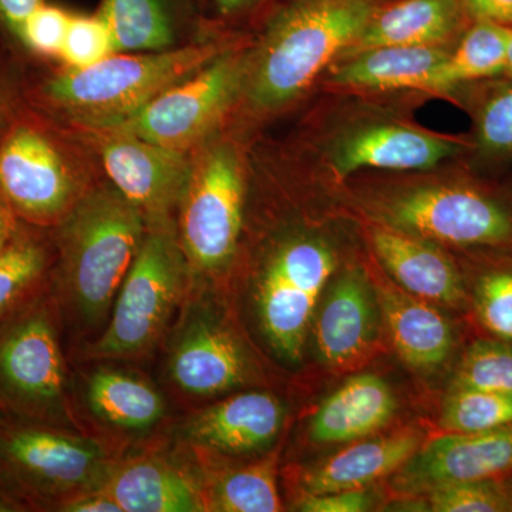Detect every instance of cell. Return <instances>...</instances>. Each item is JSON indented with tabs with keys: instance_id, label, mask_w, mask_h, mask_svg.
<instances>
[{
	"instance_id": "46",
	"label": "cell",
	"mask_w": 512,
	"mask_h": 512,
	"mask_svg": "<svg viewBox=\"0 0 512 512\" xmlns=\"http://www.w3.org/2000/svg\"><path fill=\"white\" fill-rule=\"evenodd\" d=\"M5 420H6L5 417H3L2 414H0V424H2L3 421H5Z\"/></svg>"
},
{
	"instance_id": "21",
	"label": "cell",
	"mask_w": 512,
	"mask_h": 512,
	"mask_svg": "<svg viewBox=\"0 0 512 512\" xmlns=\"http://www.w3.org/2000/svg\"><path fill=\"white\" fill-rule=\"evenodd\" d=\"M397 399L392 387L375 375L350 377L313 414L311 437L320 444L365 439L393 419Z\"/></svg>"
},
{
	"instance_id": "17",
	"label": "cell",
	"mask_w": 512,
	"mask_h": 512,
	"mask_svg": "<svg viewBox=\"0 0 512 512\" xmlns=\"http://www.w3.org/2000/svg\"><path fill=\"white\" fill-rule=\"evenodd\" d=\"M470 23L464 0H386L340 57L383 46H443Z\"/></svg>"
},
{
	"instance_id": "4",
	"label": "cell",
	"mask_w": 512,
	"mask_h": 512,
	"mask_svg": "<svg viewBox=\"0 0 512 512\" xmlns=\"http://www.w3.org/2000/svg\"><path fill=\"white\" fill-rule=\"evenodd\" d=\"M101 178L72 128L28 101L0 140V190L19 220L33 227L55 228Z\"/></svg>"
},
{
	"instance_id": "27",
	"label": "cell",
	"mask_w": 512,
	"mask_h": 512,
	"mask_svg": "<svg viewBox=\"0 0 512 512\" xmlns=\"http://www.w3.org/2000/svg\"><path fill=\"white\" fill-rule=\"evenodd\" d=\"M55 261L52 229L22 222L0 255V322L50 285Z\"/></svg>"
},
{
	"instance_id": "42",
	"label": "cell",
	"mask_w": 512,
	"mask_h": 512,
	"mask_svg": "<svg viewBox=\"0 0 512 512\" xmlns=\"http://www.w3.org/2000/svg\"><path fill=\"white\" fill-rule=\"evenodd\" d=\"M57 511L66 512H121L119 505L110 497L109 494L101 490L93 491V493L80 495L73 498L57 508Z\"/></svg>"
},
{
	"instance_id": "33",
	"label": "cell",
	"mask_w": 512,
	"mask_h": 512,
	"mask_svg": "<svg viewBox=\"0 0 512 512\" xmlns=\"http://www.w3.org/2000/svg\"><path fill=\"white\" fill-rule=\"evenodd\" d=\"M429 494V507L434 512L512 510L510 491L505 490L494 478L441 485L431 490Z\"/></svg>"
},
{
	"instance_id": "14",
	"label": "cell",
	"mask_w": 512,
	"mask_h": 512,
	"mask_svg": "<svg viewBox=\"0 0 512 512\" xmlns=\"http://www.w3.org/2000/svg\"><path fill=\"white\" fill-rule=\"evenodd\" d=\"M512 471V424L476 433H448L430 441L399 470L394 484L406 493L488 480Z\"/></svg>"
},
{
	"instance_id": "23",
	"label": "cell",
	"mask_w": 512,
	"mask_h": 512,
	"mask_svg": "<svg viewBox=\"0 0 512 512\" xmlns=\"http://www.w3.org/2000/svg\"><path fill=\"white\" fill-rule=\"evenodd\" d=\"M104 491L121 512L207 511L198 484L161 458H136L114 468Z\"/></svg>"
},
{
	"instance_id": "37",
	"label": "cell",
	"mask_w": 512,
	"mask_h": 512,
	"mask_svg": "<svg viewBox=\"0 0 512 512\" xmlns=\"http://www.w3.org/2000/svg\"><path fill=\"white\" fill-rule=\"evenodd\" d=\"M478 143L490 154L512 153V87L484 104L478 117Z\"/></svg>"
},
{
	"instance_id": "5",
	"label": "cell",
	"mask_w": 512,
	"mask_h": 512,
	"mask_svg": "<svg viewBox=\"0 0 512 512\" xmlns=\"http://www.w3.org/2000/svg\"><path fill=\"white\" fill-rule=\"evenodd\" d=\"M0 414L74 430L60 308L50 285L0 322Z\"/></svg>"
},
{
	"instance_id": "6",
	"label": "cell",
	"mask_w": 512,
	"mask_h": 512,
	"mask_svg": "<svg viewBox=\"0 0 512 512\" xmlns=\"http://www.w3.org/2000/svg\"><path fill=\"white\" fill-rule=\"evenodd\" d=\"M109 450L74 430L5 420L0 424V487L23 511L56 510L106 487Z\"/></svg>"
},
{
	"instance_id": "18",
	"label": "cell",
	"mask_w": 512,
	"mask_h": 512,
	"mask_svg": "<svg viewBox=\"0 0 512 512\" xmlns=\"http://www.w3.org/2000/svg\"><path fill=\"white\" fill-rule=\"evenodd\" d=\"M372 289L359 272L340 276L326 296L315 325L320 359L332 369H346L362 360L377 336Z\"/></svg>"
},
{
	"instance_id": "13",
	"label": "cell",
	"mask_w": 512,
	"mask_h": 512,
	"mask_svg": "<svg viewBox=\"0 0 512 512\" xmlns=\"http://www.w3.org/2000/svg\"><path fill=\"white\" fill-rule=\"evenodd\" d=\"M168 370L181 392L204 399L242 386L251 369L234 332L210 313L191 309L175 335Z\"/></svg>"
},
{
	"instance_id": "40",
	"label": "cell",
	"mask_w": 512,
	"mask_h": 512,
	"mask_svg": "<svg viewBox=\"0 0 512 512\" xmlns=\"http://www.w3.org/2000/svg\"><path fill=\"white\" fill-rule=\"evenodd\" d=\"M49 0H0V36L2 43L18 55L23 23L39 6Z\"/></svg>"
},
{
	"instance_id": "15",
	"label": "cell",
	"mask_w": 512,
	"mask_h": 512,
	"mask_svg": "<svg viewBox=\"0 0 512 512\" xmlns=\"http://www.w3.org/2000/svg\"><path fill=\"white\" fill-rule=\"evenodd\" d=\"M96 12L110 30L116 53L177 49L210 25L197 0H100Z\"/></svg>"
},
{
	"instance_id": "36",
	"label": "cell",
	"mask_w": 512,
	"mask_h": 512,
	"mask_svg": "<svg viewBox=\"0 0 512 512\" xmlns=\"http://www.w3.org/2000/svg\"><path fill=\"white\" fill-rule=\"evenodd\" d=\"M29 62L0 46V140L26 104Z\"/></svg>"
},
{
	"instance_id": "11",
	"label": "cell",
	"mask_w": 512,
	"mask_h": 512,
	"mask_svg": "<svg viewBox=\"0 0 512 512\" xmlns=\"http://www.w3.org/2000/svg\"><path fill=\"white\" fill-rule=\"evenodd\" d=\"M73 131L93 154L101 177L143 212L147 224L175 220L190 177V154L157 146L123 128Z\"/></svg>"
},
{
	"instance_id": "19",
	"label": "cell",
	"mask_w": 512,
	"mask_h": 512,
	"mask_svg": "<svg viewBox=\"0 0 512 512\" xmlns=\"http://www.w3.org/2000/svg\"><path fill=\"white\" fill-rule=\"evenodd\" d=\"M460 151L457 143L446 138L412 127L380 124L340 140L332 160L339 175L352 174L360 168L426 170Z\"/></svg>"
},
{
	"instance_id": "34",
	"label": "cell",
	"mask_w": 512,
	"mask_h": 512,
	"mask_svg": "<svg viewBox=\"0 0 512 512\" xmlns=\"http://www.w3.org/2000/svg\"><path fill=\"white\" fill-rule=\"evenodd\" d=\"M113 37L99 13H73L60 56L62 66L84 69L114 55Z\"/></svg>"
},
{
	"instance_id": "9",
	"label": "cell",
	"mask_w": 512,
	"mask_h": 512,
	"mask_svg": "<svg viewBox=\"0 0 512 512\" xmlns=\"http://www.w3.org/2000/svg\"><path fill=\"white\" fill-rule=\"evenodd\" d=\"M247 52L232 49L148 103L123 128L157 146L190 154L220 131L241 99Z\"/></svg>"
},
{
	"instance_id": "22",
	"label": "cell",
	"mask_w": 512,
	"mask_h": 512,
	"mask_svg": "<svg viewBox=\"0 0 512 512\" xmlns=\"http://www.w3.org/2000/svg\"><path fill=\"white\" fill-rule=\"evenodd\" d=\"M421 447L419 431L404 430L382 439L362 441L306 471L303 494L367 488L396 473Z\"/></svg>"
},
{
	"instance_id": "30",
	"label": "cell",
	"mask_w": 512,
	"mask_h": 512,
	"mask_svg": "<svg viewBox=\"0 0 512 512\" xmlns=\"http://www.w3.org/2000/svg\"><path fill=\"white\" fill-rule=\"evenodd\" d=\"M447 433H476L512 424L511 394L478 389H451L441 410Z\"/></svg>"
},
{
	"instance_id": "41",
	"label": "cell",
	"mask_w": 512,
	"mask_h": 512,
	"mask_svg": "<svg viewBox=\"0 0 512 512\" xmlns=\"http://www.w3.org/2000/svg\"><path fill=\"white\" fill-rule=\"evenodd\" d=\"M471 20H487L512 28V0H464Z\"/></svg>"
},
{
	"instance_id": "16",
	"label": "cell",
	"mask_w": 512,
	"mask_h": 512,
	"mask_svg": "<svg viewBox=\"0 0 512 512\" xmlns=\"http://www.w3.org/2000/svg\"><path fill=\"white\" fill-rule=\"evenodd\" d=\"M284 421V406L275 396L245 392L192 414L183 437L202 450L245 456L272 446Z\"/></svg>"
},
{
	"instance_id": "43",
	"label": "cell",
	"mask_w": 512,
	"mask_h": 512,
	"mask_svg": "<svg viewBox=\"0 0 512 512\" xmlns=\"http://www.w3.org/2000/svg\"><path fill=\"white\" fill-rule=\"evenodd\" d=\"M20 225H22V221L19 220L18 215L15 214L2 190H0V255L16 237Z\"/></svg>"
},
{
	"instance_id": "28",
	"label": "cell",
	"mask_w": 512,
	"mask_h": 512,
	"mask_svg": "<svg viewBox=\"0 0 512 512\" xmlns=\"http://www.w3.org/2000/svg\"><path fill=\"white\" fill-rule=\"evenodd\" d=\"M508 26L471 20L454 52L439 67L429 90H447L457 84L498 76L507 62Z\"/></svg>"
},
{
	"instance_id": "1",
	"label": "cell",
	"mask_w": 512,
	"mask_h": 512,
	"mask_svg": "<svg viewBox=\"0 0 512 512\" xmlns=\"http://www.w3.org/2000/svg\"><path fill=\"white\" fill-rule=\"evenodd\" d=\"M235 46L227 29L210 19L194 42L165 52L114 53L84 69L29 67L30 107L73 130L123 126L174 84L183 82Z\"/></svg>"
},
{
	"instance_id": "12",
	"label": "cell",
	"mask_w": 512,
	"mask_h": 512,
	"mask_svg": "<svg viewBox=\"0 0 512 512\" xmlns=\"http://www.w3.org/2000/svg\"><path fill=\"white\" fill-rule=\"evenodd\" d=\"M390 227L446 244L495 245L512 237V218L490 198L463 187L404 192L382 210Z\"/></svg>"
},
{
	"instance_id": "38",
	"label": "cell",
	"mask_w": 512,
	"mask_h": 512,
	"mask_svg": "<svg viewBox=\"0 0 512 512\" xmlns=\"http://www.w3.org/2000/svg\"><path fill=\"white\" fill-rule=\"evenodd\" d=\"M372 497L366 488L333 491L326 494H303L299 511L305 512H363L369 510Z\"/></svg>"
},
{
	"instance_id": "7",
	"label": "cell",
	"mask_w": 512,
	"mask_h": 512,
	"mask_svg": "<svg viewBox=\"0 0 512 512\" xmlns=\"http://www.w3.org/2000/svg\"><path fill=\"white\" fill-rule=\"evenodd\" d=\"M191 279L175 220L148 222L146 237L114 301L92 359L146 355L167 329Z\"/></svg>"
},
{
	"instance_id": "47",
	"label": "cell",
	"mask_w": 512,
	"mask_h": 512,
	"mask_svg": "<svg viewBox=\"0 0 512 512\" xmlns=\"http://www.w3.org/2000/svg\"><path fill=\"white\" fill-rule=\"evenodd\" d=\"M510 494H511V500H512V491H510Z\"/></svg>"
},
{
	"instance_id": "45",
	"label": "cell",
	"mask_w": 512,
	"mask_h": 512,
	"mask_svg": "<svg viewBox=\"0 0 512 512\" xmlns=\"http://www.w3.org/2000/svg\"><path fill=\"white\" fill-rule=\"evenodd\" d=\"M197 2L200 3L201 9L204 10L205 15H207L211 0H197Z\"/></svg>"
},
{
	"instance_id": "24",
	"label": "cell",
	"mask_w": 512,
	"mask_h": 512,
	"mask_svg": "<svg viewBox=\"0 0 512 512\" xmlns=\"http://www.w3.org/2000/svg\"><path fill=\"white\" fill-rule=\"evenodd\" d=\"M448 50L441 46H383L346 57L330 83L360 90H429Z\"/></svg>"
},
{
	"instance_id": "26",
	"label": "cell",
	"mask_w": 512,
	"mask_h": 512,
	"mask_svg": "<svg viewBox=\"0 0 512 512\" xmlns=\"http://www.w3.org/2000/svg\"><path fill=\"white\" fill-rule=\"evenodd\" d=\"M84 402L101 424L124 433H147L165 414L163 396L153 384L109 367L87 377Z\"/></svg>"
},
{
	"instance_id": "44",
	"label": "cell",
	"mask_w": 512,
	"mask_h": 512,
	"mask_svg": "<svg viewBox=\"0 0 512 512\" xmlns=\"http://www.w3.org/2000/svg\"><path fill=\"white\" fill-rule=\"evenodd\" d=\"M504 74L512 77V28L508 29L507 62H505Z\"/></svg>"
},
{
	"instance_id": "10",
	"label": "cell",
	"mask_w": 512,
	"mask_h": 512,
	"mask_svg": "<svg viewBox=\"0 0 512 512\" xmlns=\"http://www.w3.org/2000/svg\"><path fill=\"white\" fill-rule=\"evenodd\" d=\"M332 249L309 238H289L266 258L258 289L259 322L285 359L299 362L323 288L335 271Z\"/></svg>"
},
{
	"instance_id": "32",
	"label": "cell",
	"mask_w": 512,
	"mask_h": 512,
	"mask_svg": "<svg viewBox=\"0 0 512 512\" xmlns=\"http://www.w3.org/2000/svg\"><path fill=\"white\" fill-rule=\"evenodd\" d=\"M73 13L55 3L39 6L23 23L18 55L26 62L59 63Z\"/></svg>"
},
{
	"instance_id": "31",
	"label": "cell",
	"mask_w": 512,
	"mask_h": 512,
	"mask_svg": "<svg viewBox=\"0 0 512 512\" xmlns=\"http://www.w3.org/2000/svg\"><path fill=\"white\" fill-rule=\"evenodd\" d=\"M453 389L488 390L512 396V346L490 340L471 345L457 367Z\"/></svg>"
},
{
	"instance_id": "35",
	"label": "cell",
	"mask_w": 512,
	"mask_h": 512,
	"mask_svg": "<svg viewBox=\"0 0 512 512\" xmlns=\"http://www.w3.org/2000/svg\"><path fill=\"white\" fill-rule=\"evenodd\" d=\"M474 305L493 335L512 343V272H491L478 281Z\"/></svg>"
},
{
	"instance_id": "29",
	"label": "cell",
	"mask_w": 512,
	"mask_h": 512,
	"mask_svg": "<svg viewBox=\"0 0 512 512\" xmlns=\"http://www.w3.org/2000/svg\"><path fill=\"white\" fill-rule=\"evenodd\" d=\"M207 511L276 512L282 510L274 458L225 471L204 493Z\"/></svg>"
},
{
	"instance_id": "39",
	"label": "cell",
	"mask_w": 512,
	"mask_h": 512,
	"mask_svg": "<svg viewBox=\"0 0 512 512\" xmlns=\"http://www.w3.org/2000/svg\"><path fill=\"white\" fill-rule=\"evenodd\" d=\"M285 0H211L207 16L217 25L228 29L232 23L262 13L268 16Z\"/></svg>"
},
{
	"instance_id": "8",
	"label": "cell",
	"mask_w": 512,
	"mask_h": 512,
	"mask_svg": "<svg viewBox=\"0 0 512 512\" xmlns=\"http://www.w3.org/2000/svg\"><path fill=\"white\" fill-rule=\"evenodd\" d=\"M190 156L175 227L192 278L218 274L234 259L244 222L245 170L241 150L221 130Z\"/></svg>"
},
{
	"instance_id": "25",
	"label": "cell",
	"mask_w": 512,
	"mask_h": 512,
	"mask_svg": "<svg viewBox=\"0 0 512 512\" xmlns=\"http://www.w3.org/2000/svg\"><path fill=\"white\" fill-rule=\"evenodd\" d=\"M379 293L394 348L404 362L420 370L443 365L454 345L450 322L421 299L394 288H380Z\"/></svg>"
},
{
	"instance_id": "3",
	"label": "cell",
	"mask_w": 512,
	"mask_h": 512,
	"mask_svg": "<svg viewBox=\"0 0 512 512\" xmlns=\"http://www.w3.org/2000/svg\"><path fill=\"white\" fill-rule=\"evenodd\" d=\"M386 0H285L266 16L245 55L241 99L274 113L301 97L319 73L355 42Z\"/></svg>"
},
{
	"instance_id": "20",
	"label": "cell",
	"mask_w": 512,
	"mask_h": 512,
	"mask_svg": "<svg viewBox=\"0 0 512 512\" xmlns=\"http://www.w3.org/2000/svg\"><path fill=\"white\" fill-rule=\"evenodd\" d=\"M372 244L384 268L416 298L451 306L463 301L456 266L439 249L390 225L372 229Z\"/></svg>"
},
{
	"instance_id": "2",
	"label": "cell",
	"mask_w": 512,
	"mask_h": 512,
	"mask_svg": "<svg viewBox=\"0 0 512 512\" xmlns=\"http://www.w3.org/2000/svg\"><path fill=\"white\" fill-rule=\"evenodd\" d=\"M52 231L50 288L57 303L84 328L106 325L146 237V217L101 178Z\"/></svg>"
}]
</instances>
